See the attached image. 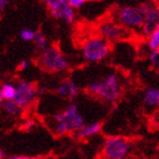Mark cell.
I'll list each match as a JSON object with an SVG mask.
<instances>
[{"instance_id":"6da1fadb","label":"cell","mask_w":159,"mask_h":159,"mask_svg":"<svg viewBox=\"0 0 159 159\" xmlns=\"http://www.w3.org/2000/svg\"><path fill=\"white\" fill-rule=\"evenodd\" d=\"M88 92L105 100L107 102H114L120 97L122 86L118 76L115 73L107 74L99 80H93L86 85Z\"/></svg>"},{"instance_id":"7a4b0ae2","label":"cell","mask_w":159,"mask_h":159,"mask_svg":"<svg viewBox=\"0 0 159 159\" xmlns=\"http://www.w3.org/2000/svg\"><path fill=\"white\" fill-rule=\"evenodd\" d=\"M110 52V42L103 37H92L81 48L83 59L89 63H99L106 59Z\"/></svg>"},{"instance_id":"3957f363","label":"cell","mask_w":159,"mask_h":159,"mask_svg":"<svg viewBox=\"0 0 159 159\" xmlns=\"http://www.w3.org/2000/svg\"><path fill=\"white\" fill-rule=\"evenodd\" d=\"M39 64L43 70L51 73H61L68 68V60L56 46H49L42 50Z\"/></svg>"},{"instance_id":"277c9868","label":"cell","mask_w":159,"mask_h":159,"mask_svg":"<svg viewBox=\"0 0 159 159\" xmlns=\"http://www.w3.org/2000/svg\"><path fill=\"white\" fill-rule=\"evenodd\" d=\"M132 151V144L120 135L107 138L102 148V155L107 159H124Z\"/></svg>"},{"instance_id":"5b68a950","label":"cell","mask_w":159,"mask_h":159,"mask_svg":"<svg viewBox=\"0 0 159 159\" xmlns=\"http://www.w3.org/2000/svg\"><path fill=\"white\" fill-rule=\"evenodd\" d=\"M114 20L129 30H139L144 22V14L139 7L124 6L114 13Z\"/></svg>"},{"instance_id":"8992f818","label":"cell","mask_w":159,"mask_h":159,"mask_svg":"<svg viewBox=\"0 0 159 159\" xmlns=\"http://www.w3.org/2000/svg\"><path fill=\"white\" fill-rule=\"evenodd\" d=\"M49 14L56 20H64L65 23H73L75 18L74 8L67 0H43Z\"/></svg>"},{"instance_id":"52a82bcc","label":"cell","mask_w":159,"mask_h":159,"mask_svg":"<svg viewBox=\"0 0 159 159\" xmlns=\"http://www.w3.org/2000/svg\"><path fill=\"white\" fill-rule=\"evenodd\" d=\"M99 34L109 42H116L129 37V29L122 26L115 20H107L99 25Z\"/></svg>"},{"instance_id":"ba28073f","label":"cell","mask_w":159,"mask_h":159,"mask_svg":"<svg viewBox=\"0 0 159 159\" xmlns=\"http://www.w3.org/2000/svg\"><path fill=\"white\" fill-rule=\"evenodd\" d=\"M37 86L32 82L23 80L16 84V97L14 100L25 108V107L30 106L31 103H33V101L37 98Z\"/></svg>"},{"instance_id":"9c48e42d","label":"cell","mask_w":159,"mask_h":159,"mask_svg":"<svg viewBox=\"0 0 159 159\" xmlns=\"http://www.w3.org/2000/svg\"><path fill=\"white\" fill-rule=\"evenodd\" d=\"M61 114L70 132H76L84 124H86L85 118L83 116V114L80 111V108L76 103H70Z\"/></svg>"},{"instance_id":"30bf717a","label":"cell","mask_w":159,"mask_h":159,"mask_svg":"<svg viewBox=\"0 0 159 159\" xmlns=\"http://www.w3.org/2000/svg\"><path fill=\"white\" fill-rule=\"evenodd\" d=\"M159 24V7L152 6L144 14V22L141 27V32L143 35L149 37L155 32Z\"/></svg>"},{"instance_id":"8fae6325","label":"cell","mask_w":159,"mask_h":159,"mask_svg":"<svg viewBox=\"0 0 159 159\" xmlns=\"http://www.w3.org/2000/svg\"><path fill=\"white\" fill-rule=\"evenodd\" d=\"M142 103L148 109L159 108V88H153V86L147 88L143 92Z\"/></svg>"},{"instance_id":"7c38bea8","label":"cell","mask_w":159,"mask_h":159,"mask_svg":"<svg viewBox=\"0 0 159 159\" xmlns=\"http://www.w3.org/2000/svg\"><path fill=\"white\" fill-rule=\"evenodd\" d=\"M102 129L101 124L98 122L96 123H90V124H84L80 129L76 131V136L79 139H88L91 136H94L97 134H99L100 131Z\"/></svg>"},{"instance_id":"4fadbf2b","label":"cell","mask_w":159,"mask_h":159,"mask_svg":"<svg viewBox=\"0 0 159 159\" xmlns=\"http://www.w3.org/2000/svg\"><path fill=\"white\" fill-rule=\"evenodd\" d=\"M50 127L58 135H64V134H67V133L70 132L61 113L57 114V115L50 118Z\"/></svg>"},{"instance_id":"5bb4252c","label":"cell","mask_w":159,"mask_h":159,"mask_svg":"<svg viewBox=\"0 0 159 159\" xmlns=\"http://www.w3.org/2000/svg\"><path fill=\"white\" fill-rule=\"evenodd\" d=\"M2 108L5 113L13 117L20 116L23 114V110H24V107L20 106V103L17 102V101H15V100H6V101H3Z\"/></svg>"},{"instance_id":"9a60e30c","label":"cell","mask_w":159,"mask_h":159,"mask_svg":"<svg viewBox=\"0 0 159 159\" xmlns=\"http://www.w3.org/2000/svg\"><path fill=\"white\" fill-rule=\"evenodd\" d=\"M16 97V85L13 83L6 82L0 88V102L6 100H14Z\"/></svg>"},{"instance_id":"2e32d148","label":"cell","mask_w":159,"mask_h":159,"mask_svg":"<svg viewBox=\"0 0 159 159\" xmlns=\"http://www.w3.org/2000/svg\"><path fill=\"white\" fill-rule=\"evenodd\" d=\"M148 48L150 50H159V30L156 29L151 35L148 37Z\"/></svg>"},{"instance_id":"e0dca14e","label":"cell","mask_w":159,"mask_h":159,"mask_svg":"<svg viewBox=\"0 0 159 159\" xmlns=\"http://www.w3.org/2000/svg\"><path fill=\"white\" fill-rule=\"evenodd\" d=\"M34 43L37 44V47L40 50H44L49 47V42H48V39H47L44 35H43L42 32H37L35 34V38H34Z\"/></svg>"},{"instance_id":"ac0fdd59","label":"cell","mask_w":159,"mask_h":159,"mask_svg":"<svg viewBox=\"0 0 159 159\" xmlns=\"http://www.w3.org/2000/svg\"><path fill=\"white\" fill-rule=\"evenodd\" d=\"M67 84H68V90H70V96H68V99L73 100L75 99L80 93V88L76 83L73 82V81H67Z\"/></svg>"},{"instance_id":"d6986e66","label":"cell","mask_w":159,"mask_h":159,"mask_svg":"<svg viewBox=\"0 0 159 159\" xmlns=\"http://www.w3.org/2000/svg\"><path fill=\"white\" fill-rule=\"evenodd\" d=\"M35 34H37V32H34V31L31 30V29H24V30L20 31V38H22V40L29 42V41H34Z\"/></svg>"},{"instance_id":"ffe728a7","label":"cell","mask_w":159,"mask_h":159,"mask_svg":"<svg viewBox=\"0 0 159 159\" xmlns=\"http://www.w3.org/2000/svg\"><path fill=\"white\" fill-rule=\"evenodd\" d=\"M57 94L59 97H61V98H67V99H68L70 90H68V84H67V82H64L58 85V88H57Z\"/></svg>"},{"instance_id":"44dd1931","label":"cell","mask_w":159,"mask_h":159,"mask_svg":"<svg viewBox=\"0 0 159 159\" xmlns=\"http://www.w3.org/2000/svg\"><path fill=\"white\" fill-rule=\"evenodd\" d=\"M149 60L152 65H158L159 64V50H150Z\"/></svg>"},{"instance_id":"7402d4cb","label":"cell","mask_w":159,"mask_h":159,"mask_svg":"<svg viewBox=\"0 0 159 159\" xmlns=\"http://www.w3.org/2000/svg\"><path fill=\"white\" fill-rule=\"evenodd\" d=\"M67 1H68V3L73 7L74 9H79V8H81V7L88 1V0H67Z\"/></svg>"},{"instance_id":"603a6c76","label":"cell","mask_w":159,"mask_h":159,"mask_svg":"<svg viewBox=\"0 0 159 159\" xmlns=\"http://www.w3.org/2000/svg\"><path fill=\"white\" fill-rule=\"evenodd\" d=\"M153 5H151V3H149V2H144V3H141L139 6V9L142 11L143 14H146L147 11H149V9L152 7Z\"/></svg>"},{"instance_id":"cb8c5ba5","label":"cell","mask_w":159,"mask_h":159,"mask_svg":"<svg viewBox=\"0 0 159 159\" xmlns=\"http://www.w3.org/2000/svg\"><path fill=\"white\" fill-rule=\"evenodd\" d=\"M18 68H20V70H26L27 68H29V61H27L26 59H23L20 63V65H18Z\"/></svg>"},{"instance_id":"d4e9b609","label":"cell","mask_w":159,"mask_h":159,"mask_svg":"<svg viewBox=\"0 0 159 159\" xmlns=\"http://www.w3.org/2000/svg\"><path fill=\"white\" fill-rule=\"evenodd\" d=\"M7 3H8V0H0V9H5L7 7Z\"/></svg>"},{"instance_id":"484cf974","label":"cell","mask_w":159,"mask_h":159,"mask_svg":"<svg viewBox=\"0 0 159 159\" xmlns=\"http://www.w3.org/2000/svg\"><path fill=\"white\" fill-rule=\"evenodd\" d=\"M10 158H11V159H26L27 157H24V156H11Z\"/></svg>"},{"instance_id":"4316f807","label":"cell","mask_w":159,"mask_h":159,"mask_svg":"<svg viewBox=\"0 0 159 159\" xmlns=\"http://www.w3.org/2000/svg\"><path fill=\"white\" fill-rule=\"evenodd\" d=\"M0 158L1 159L6 158V152H5L3 150H0Z\"/></svg>"}]
</instances>
